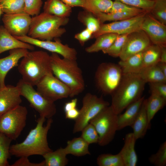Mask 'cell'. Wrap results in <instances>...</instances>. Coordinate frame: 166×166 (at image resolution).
I'll use <instances>...</instances> for the list:
<instances>
[{
    "label": "cell",
    "instance_id": "1",
    "mask_svg": "<svg viewBox=\"0 0 166 166\" xmlns=\"http://www.w3.org/2000/svg\"><path fill=\"white\" fill-rule=\"evenodd\" d=\"M46 118L40 117L37 120L36 126L31 129L22 142L10 145V155L18 157L38 155L42 156L53 150L49 147L47 136L51 128L53 120L48 119L45 126H44Z\"/></svg>",
    "mask_w": 166,
    "mask_h": 166
},
{
    "label": "cell",
    "instance_id": "2",
    "mask_svg": "<svg viewBox=\"0 0 166 166\" xmlns=\"http://www.w3.org/2000/svg\"><path fill=\"white\" fill-rule=\"evenodd\" d=\"M50 62L52 71L54 76L70 89L72 97L84 90L85 81L81 69L76 60L61 58L58 54L52 53Z\"/></svg>",
    "mask_w": 166,
    "mask_h": 166
},
{
    "label": "cell",
    "instance_id": "3",
    "mask_svg": "<svg viewBox=\"0 0 166 166\" xmlns=\"http://www.w3.org/2000/svg\"><path fill=\"white\" fill-rule=\"evenodd\" d=\"M146 83L138 73H123L121 81L112 96L110 105L117 115L141 97Z\"/></svg>",
    "mask_w": 166,
    "mask_h": 166
},
{
    "label": "cell",
    "instance_id": "4",
    "mask_svg": "<svg viewBox=\"0 0 166 166\" xmlns=\"http://www.w3.org/2000/svg\"><path fill=\"white\" fill-rule=\"evenodd\" d=\"M18 67L22 79L33 86L45 76L53 74L50 55L42 50L28 51Z\"/></svg>",
    "mask_w": 166,
    "mask_h": 166
},
{
    "label": "cell",
    "instance_id": "5",
    "mask_svg": "<svg viewBox=\"0 0 166 166\" xmlns=\"http://www.w3.org/2000/svg\"><path fill=\"white\" fill-rule=\"evenodd\" d=\"M68 17L62 18L44 12L32 18L27 35L43 41H52L61 37L66 32L61 27L69 22Z\"/></svg>",
    "mask_w": 166,
    "mask_h": 166
},
{
    "label": "cell",
    "instance_id": "6",
    "mask_svg": "<svg viewBox=\"0 0 166 166\" xmlns=\"http://www.w3.org/2000/svg\"><path fill=\"white\" fill-rule=\"evenodd\" d=\"M117 115L111 106L103 109L90 122L95 128L99 136L101 146L109 144L117 131Z\"/></svg>",
    "mask_w": 166,
    "mask_h": 166
},
{
    "label": "cell",
    "instance_id": "7",
    "mask_svg": "<svg viewBox=\"0 0 166 166\" xmlns=\"http://www.w3.org/2000/svg\"><path fill=\"white\" fill-rule=\"evenodd\" d=\"M123 75L118 64L102 63L98 65L95 73L96 85L103 94L111 95L120 83Z\"/></svg>",
    "mask_w": 166,
    "mask_h": 166
},
{
    "label": "cell",
    "instance_id": "8",
    "mask_svg": "<svg viewBox=\"0 0 166 166\" xmlns=\"http://www.w3.org/2000/svg\"><path fill=\"white\" fill-rule=\"evenodd\" d=\"M16 86L19 89L21 96L27 100L30 106L39 113L40 117L48 119L52 118L56 113L54 102L44 97L34 89L33 86L22 79L18 81Z\"/></svg>",
    "mask_w": 166,
    "mask_h": 166
},
{
    "label": "cell",
    "instance_id": "9",
    "mask_svg": "<svg viewBox=\"0 0 166 166\" xmlns=\"http://www.w3.org/2000/svg\"><path fill=\"white\" fill-rule=\"evenodd\" d=\"M27 114L26 108L20 105L5 113L0 118V132L16 140L26 126Z\"/></svg>",
    "mask_w": 166,
    "mask_h": 166
},
{
    "label": "cell",
    "instance_id": "10",
    "mask_svg": "<svg viewBox=\"0 0 166 166\" xmlns=\"http://www.w3.org/2000/svg\"><path fill=\"white\" fill-rule=\"evenodd\" d=\"M82 103L79 115L75 120L73 129L74 133L81 132L101 111L109 105V102L102 97H99L90 93L84 96Z\"/></svg>",
    "mask_w": 166,
    "mask_h": 166
},
{
    "label": "cell",
    "instance_id": "11",
    "mask_svg": "<svg viewBox=\"0 0 166 166\" xmlns=\"http://www.w3.org/2000/svg\"><path fill=\"white\" fill-rule=\"evenodd\" d=\"M37 90L48 100L54 102L70 97L69 88L53 74L45 76L36 85Z\"/></svg>",
    "mask_w": 166,
    "mask_h": 166
},
{
    "label": "cell",
    "instance_id": "12",
    "mask_svg": "<svg viewBox=\"0 0 166 166\" xmlns=\"http://www.w3.org/2000/svg\"><path fill=\"white\" fill-rule=\"evenodd\" d=\"M147 13L124 20L101 24L98 30L93 34L91 38H96L101 35L108 33L129 34L140 30Z\"/></svg>",
    "mask_w": 166,
    "mask_h": 166
},
{
    "label": "cell",
    "instance_id": "13",
    "mask_svg": "<svg viewBox=\"0 0 166 166\" xmlns=\"http://www.w3.org/2000/svg\"><path fill=\"white\" fill-rule=\"evenodd\" d=\"M14 37L22 42L42 48L52 53L59 54L63 58L74 60L77 59V52L76 49L70 47L67 44H63L58 38L55 39L54 41H52L41 40L33 38L28 35Z\"/></svg>",
    "mask_w": 166,
    "mask_h": 166
},
{
    "label": "cell",
    "instance_id": "14",
    "mask_svg": "<svg viewBox=\"0 0 166 166\" xmlns=\"http://www.w3.org/2000/svg\"><path fill=\"white\" fill-rule=\"evenodd\" d=\"M152 44L148 36L141 29L129 34L119 57L120 60H125L143 52Z\"/></svg>",
    "mask_w": 166,
    "mask_h": 166
},
{
    "label": "cell",
    "instance_id": "15",
    "mask_svg": "<svg viewBox=\"0 0 166 166\" xmlns=\"http://www.w3.org/2000/svg\"><path fill=\"white\" fill-rule=\"evenodd\" d=\"M32 18L24 12L4 14L2 18L4 26L14 36L27 35Z\"/></svg>",
    "mask_w": 166,
    "mask_h": 166
},
{
    "label": "cell",
    "instance_id": "16",
    "mask_svg": "<svg viewBox=\"0 0 166 166\" xmlns=\"http://www.w3.org/2000/svg\"><path fill=\"white\" fill-rule=\"evenodd\" d=\"M153 44L166 46V25L147 12L141 27Z\"/></svg>",
    "mask_w": 166,
    "mask_h": 166
},
{
    "label": "cell",
    "instance_id": "17",
    "mask_svg": "<svg viewBox=\"0 0 166 166\" xmlns=\"http://www.w3.org/2000/svg\"><path fill=\"white\" fill-rule=\"evenodd\" d=\"M20 91L16 85H8L0 88V117L20 105L22 102Z\"/></svg>",
    "mask_w": 166,
    "mask_h": 166
},
{
    "label": "cell",
    "instance_id": "18",
    "mask_svg": "<svg viewBox=\"0 0 166 166\" xmlns=\"http://www.w3.org/2000/svg\"><path fill=\"white\" fill-rule=\"evenodd\" d=\"M28 50L23 48L10 50L8 56L0 58V88L6 86L5 80L8 73L13 68L18 66L19 60L25 55Z\"/></svg>",
    "mask_w": 166,
    "mask_h": 166
},
{
    "label": "cell",
    "instance_id": "19",
    "mask_svg": "<svg viewBox=\"0 0 166 166\" xmlns=\"http://www.w3.org/2000/svg\"><path fill=\"white\" fill-rule=\"evenodd\" d=\"M18 48L33 50L34 47L33 45L15 38L7 30L4 26H0V54L6 51Z\"/></svg>",
    "mask_w": 166,
    "mask_h": 166
},
{
    "label": "cell",
    "instance_id": "20",
    "mask_svg": "<svg viewBox=\"0 0 166 166\" xmlns=\"http://www.w3.org/2000/svg\"><path fill=\"white\" fill-rule=\"evenodd\" d=\"M144 99V97H141L129 105L123 113L118 115V130L127 126H131L137 116Z\"/></svg>",
    "mask_w": 166,
    "mask_h": 166
},
{
    "label": "cell",
    "instance_id": "21",
    "mask_svg": "<svg viewBox=\"0 0 166 166\" xmlns=\"http://www.w3.org/2000/svg\"><path fill=\"white\" fill-rule=\"evenodd\" d=\"M136 140L133 132L129 133L125 135L124 145L119 152L124 166L136 165L138 160L135 149Z\"/></svg>",
    "mask_w": 166,
    "mask_h": 166
},
{
    "label": "cell",
    "instance_id": "22",
    "mask_svg": "<svg viewBox=\"0 0 166 166\" xmlns=\"http://www.w3.org/2000/svg\"><path fill=\"white\" fill-rule=\"evenodd\" d=\"M146 99H144L137 116L131 126L133 130L132 132L136 140L143 137L147 130L150 128L146 113Z\"/></svg>",
    "mask_w": 166,
    "mask_h": 166
},
{
    "label": "cell",
    "instance_id": "23",
    "mask_svg": "<svg viewBox=\"0 0 166 166\" xmlns=\"http://www.w3.org/2000/svg\"><path fill=\"white\" fill-rule=\"evenodd\" d=\"M72 8L61 0H46L43 12L60 17H68L72 13Z\"/></svg>",
    "mask_w": 166,
    "mask_h": 166
},
{
    "label": "cell",
    "instance_id": "24",
    "mask_svg": "<svg viewBox=\"0 0 166 166\" xmlns=\"http://www.w3.org/2000/svg\"><path fill=\"white\" fill-rule=\"evenodd\" d=\"M67 144L64 149L67 155L81 156L91 154L89 148V144L81 136L68 140Z\"/></svg>",
    "mask_w": 166,
    "mask_h": 166
},
{
    "label": "cell",
    "instance_id": "25",
    "mask_svg": "<svg viewBox=\"0 0 166 166\" xmlns=\"http://www.w3.org/2000/svg\"><path fill=\"white\" fill-rule=\"evenodd\" d=\"M142 52L133 55L125 60H120L118 64L123 73H139L140 72L143 68Z\"/></svg>",
    "mask_w": 166,
    "mask_h": 166
},
{
    "label": "cell",
    "instance_id": "26",
    "mask_svg": "<svg viewBox=\"0 0 166 166\" xmlns=\"http://www.w3.org/2000/svg\"><path fill=\"white\" fill-rule=\"evenodd\" d=\"M166 99L153 93L146 99V110L148 124L156 113L165 105Z\"/></svg>",
    "mask_w": 166,
    "mask_h": 166
},
{
    "label": "cell",
    "instance_id": "27",
    "mask_svg": "<svg viewBox=\"0 0 166 166\" xmlns=\"http://www.w3.org/2000/svg\"><path fill=\"white\" fill-rule=\"evenodd\" d=\"M64 148L60 147L56 150L48 152L42 156L45 166H65L68 163V160Z\"/></svg>",
    "mask_w": 166,
    "mask_h": 166
},
{
    "label": "cell",
    "instance_id": "28",
    "mask_svg": "<svg viewBox=\"0 0 166 166\" xmlns=\"http://www.w3.org/2000/svg\"><path fill=\"white\" fill-rule=\"evenodd\" d=\"M117 34H106L96 38L95 42L85 48L86 52L89 53L97 52L109 48L113 43L117 36Z\"/></svg>",
    "mask_w": 166,
    "mask_h": 166
},
{
    "label": "cell",
    "instance_id": "29",
    "mask_svg": "<svg viewBox=\"0 0 166 166\" xmlns=\"http://www.w3.org/2000/svg\"><path fill=\"white\" fill-rule=\"evenodd\" d=\"M146 83H166V77L156 65L144 68L138 73Z\"/></svg>",
    "mask_w": 166,
    "mask_h": 166
},
{
    "label": "cell",
    "instance_id": "30",
    "mask_svg": "<svg viewBox=\"0 0 166 166\" xmlns=\"http://www.w3.org/2000/svg\"><path fill=\"white\" fill-rule=\"evenodd\" d=\"M113 3L111 0H85L83 8L94 15L100 12L109 13Z\"/></svg>",
    "mask_w": 166,
    "mask_h": 166
},
{
    "label": "cell",
    "instance_id": "31",
    "mask_svg": "<svg viewBox=\"0 0 166 166\" xmlns=\"http://www.w3.org/2000/svg\"><path fill=\"white\" fill-rule=\"evenodd\" d=\"M160 46L152 44L142 52L143 68L156 65L160 60Z\"/></svg>",
    "mask_w": 166,
    "mask_h": 166
},
{
    "label": "cell",
    "instance_id": "32",
    "mask_svg": "<svg viewBox=\"0 0 166 166\" xmlns=\"http://www.w3.org/2000/svg\"><path fill=\"white\" fill-rule=\"evenodd\" d=\"M143 13H144L124 12L108 13L100 12L96 14L94 16L98 19L101 24H102L106 21L115 22L126 19Z\"/></svg>",
    "mask_w": 166,
    "mask_h": 166
},
{
    "label": "cell",
    "instance_id": "33",
    "mask_svg": "<svg viewBox=\"0 0 166 166\" xmlns=\"http://www.w3.org/2000/svg\"><path fill=\"white\" fill-rule=\"evenodd\" d=\"M78 20L93 33L99 29L101 23L98 19L91 13L84 10L80 11L77 15Z\"/></svg>",
    "mask_w": 166,
    "mask_h": 166
},
{
    "label": "cell",
    "instance_id": "34",
    "mask_svg": "<svg viewBox=\"0 0 166 166\" xmlns=\"http://www.w3.org/2000/svg\"><path fill=\"white\" fill-rule=\"evenodd\" d=\"M12 140L0 132V166H10L8 159L10 154V144Z\"/></svg>",
    "mask_w": 166,
    "mask_h": 166
},
{
    "label": "cell",
    "instance_id": "35",
    "mask_svg": "<svg viewBox=\"0 0 166 166\" xmlns=\"http://www.w3.org/2000/svg\"><path fill=\"white\" fill-rule=\"evenodd\" d=\"M97 162L99 166H124L119 153L115 155L109 153L101 154L97 157Z\"/></svg>",
    "mask_w": 166,
    "mask_h": 166
},
{
    "label": "cell",
    "instance_id": "36",
    "mask_svg": "<svg viewBox=\"0 0 166 166\" xmlns=\"http://www.w3.org/2000/svg\"><path fill=\"white\" fill-rule=\"evenodd\" d=\"M0 4L5 14L24 12V0H0Z\"/></svg>",
    "mask_w": 166,
    "mask_h": 166
},
{
    "label": "cell",
    "instance_id": "37",
    "mask_svg": "<svg viewBox=\"0 0 166 166\" xmlns=\"http://www.w3.org/2000/svg\"><path fill=\"white\" fill-rule=\"evenodd\" d=\"M128 34L118 35L112 45L102 52L113 57H119Z\"/></svg>",
    "mask_w": 166,
    "mask_h": 166
},
{
    "label": "cell",
    "instance_id": "38",
    "mask_svg": "<svg viewBox=\"0 0 166 166\" xmlns=\"http://www.w3.org/2000/svg\"><path fill=\"white\" fill-rule=\"evenodd\" d=\"M150 13L155 18L166 25V0H154Z\"/></svg>",
    "mask_w": 166,
    "mask_h": 166
},
{
    "label": "cell",
    "instance_id": "39",
    "mask_svg": "<svg viewBox=\"0 0 166 166\" xmlns=\"http://www.w3.org/2000/svg\"><path fill=\"white\" fill-rule=\"evenodd\" d=\"M80 136L89 144L98 143L99 136L95 128L91 124L89 123L81 130Z\"/></svg>",
    "mask_w": 166,
    "mask_h": 166
},
{
    "label": "cell",
    "instance_id": "40",
    "mask_svg": "<svg viewBox=\"0 0 166 166\" xmlns=\"http://www.w3.org/2000/svg\"><path fill=\"white\" fill-rule=\"evenodd\" d=\"M150 163L156 166H165L166 165V142L160 145L157 152L149 158Z\"/></svg>",
    "mask_w": 166,
    "mask_h": 166
},
{
    "label": "cell",
    "instance_id": "41",
    "mask_svg": "<svg viewBox=\"0 0 166 166\" xmlns=\"http://www.w3.org/2000/svg\"><path fill=\"white\" fill-rule=\"evenodd\" d=\"M117 12H138L140 13L147 12L143 9L127 5L118 0H115L113 2L112 6L109 13Z\"/></svg>",
    "mask_w": 166,
    "mask_h": 166
},
{
    "label": "cell",
    "instance_id": "42",
    "mask_svg": "<svg viewBox=\"0 0 166 166\" xmlns=\"http://www.w3.org/2000/svg\"><path fill=\"white\" fill-rule=\"evenodd\" d=\"M24 12L30 16L39 14L43 4L42 0H24Z\"/></svg>",
    "mask_w": 166,
    "mask_h": 166
},
{
    "label": "cell",
    "instance_id": "43",
    "mask_svg": "<svg viewBox=\"0 0 166 166\" xmlns=\"http://www.w3.org/2000/svg\"><path fill=\"white\" fill-rule=\"evenodd\" d=\"M130 6L138 7L150 12L154 3V0H118Z\"/></svg>",
    "mask_w": 166,
    "mask_h": 166
},
{
    "label": "cell",
    "instance_id": "44",
    "mask_svg": "<svg viewBox=\"0 0 166 166\" xmlns=\"http://www.w3.org/2000/svg\"><path fill=\"white\" fill-rule=\"evenodd\" d=\"M149 85L151 93H155L166 99V83H150Z\"/></svg>",
    "mask_w": 166,
    "mask_h": 166
},
{
    "label": "cell",
    "instance_id": "45",
    "mask_svg": "<svg viewBox=\"0 0 166 166\" xmlns=\"http://www.w3.org/2000/svg\"><path fill=\"white\" fill-rule=\"evenodd\" d=\"M93 34L91 31L86 28L75 34L74 38L78 41L81 46H83L85 42L91 38Z\"/></svg>",
    "mask_w": 166,
    "mask_h": 166
},
{
    "label": "cell",
    "instance_id": "46",
    "mask_svg": "<svg viewBox=\"0 0 166 166\" xmlns=\"http://www.w3.org/2000/svg\"><path fill=\"white\" fill-rule=\"evenodd\" d=\"M11 166H45L44 160L39 163H33L30 161L28 157H19Z\"/></svg>",
    "mask_w": 166,
    "mask_h": 166
},
{
    "label": "cell",
    "instance_id": "47",
    "mask_svg": "<svg viewBox=\"0 0 166 166\" xmlns=\"http://www.w3.org/2000/svg\"><path fill=\"white\" fill-rule=\"evenodd\" d=\"M67 5L72 7H80L83 8L85 5V0H61Z\"/></svg>",
    "mask_w": 166,
    "mask_h": 166
},
{
    "label": "cell",
    "instance_id": "48",
    "mask_svg": "<svg viewBox=\"0 0 166 166\" xmlns=\"http://www.w3.org/2000/svg\"><path fill=\"white\" fill-rule=\"evenodd\" d=\"M65 114L66 118L75 120L79 115V110L75 108L65 112Z\"/></svg>",
    "mask_w": 166,
    "mask_h": 166
},
{
    "label": "cell",
    "instance_id": "49",
    "mask_svg": "<svg viewBox=\"0 0 166 166\" xmlns=\"http://www.w3.org/2000/svg\"><path fill=\"white\" fill-rule=\"evenodd\" d=\"M77 100L75 98L72 99L70 101L65 103L64 107L65 113L73 109L77 108Z\"/></svg>",
    "mask_w": 166,
    "mask_h": 166
},
{
    "label": "cell",
    "instance_id": "50",
    "mask_svg": "<svg viewBox=\"0 0 166 166\" xmlns=\"http://www.w3.org/2000/svg\"><path fill=\"white\" fill-rule=\"evenodd\" d=\"M161 52L160 62L166 63V46H160Z\"/></svg>",
    "mask_w": 166,
    "mask_h": 166
},
{
    "label": "cell",
    "instance_id": "51",
    "mask_svg": "<svg viewBox=\"0 0 166 166\" xmlns=\"http://www.w3.org/2000/svg\"><path fill=\"white\" fill-rule=\"evenodd\" d=\"M157 65L163 74L166 77V63L160 61Z\"/></svg>",
    "mask_w": 166,
    "mask_h": 166
},
{
    "label": "cell",
    "instance_id": "52",
    "mask_svg": "<svg viewBox=\"0 0 166 166\" xmlns=\"http://www.w3.org/2000/svg\"><path fill=\"white\" fill-rule=\"evenodd\" d=\"M3 13V12L2 11V8H1V6L0 4V17L1 15Z\"/></svg>",
    "mask_w": 166,
    "mask_h": 166
},
{
    "label": "cell",
    "instance_id": "53",
    "mask_svg": "<svg viewBox=\"0 0 166 166\" xmlns=\"http://www.w3.org/2000/svg\"><path fill=\"white\" fill-rule=\"evenodd\" d=\"M1 117H0V118Z\"/></svg>",
    "mask_w": 166,
    "mask_h": 166
}]
</instances>
